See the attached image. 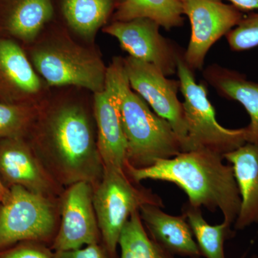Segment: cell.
<instances>
[{
    "instance_id": "1",
    "label": "cell",
    "mask_w": 258,
    "mask_h": 258,
    "mask_svg": "<svg viewBox=\"0 0 258 258\" xmlns=\"http://www.w3.org/2000/svg\"><path fill=\"white\" fill-rule=\"evenodd\" d=\"M25 139L62 187L79 181L95 187L103 177L104 165L97 143L93 111L79 98L47 96L39 106Z\"/></svg>"
},
{
    "instance_id": "2",
    "label": "cell",
    "mask_w": 258,
    "mask_h": 258,
    "mask_svg": "<svg viewBox=\"0 0 258 258\" xmlns=\"http://www.w3.org/2000/svg\"><path fill=\"white\" fill-rule=\"evenodd\" d=\"M223 159L208 149H195L159 159L149 167H134L126 161L124 171L136 183L152 179L176 184L187 195L189 205L211 212L219 209L224 221L232 225L240 212L241 199L233 169Z\"/></svg>"
},
{
    "instance_id": "3",
    "label": "cell",
    "mask_w": 258,
    "mask_h": 258,
    "mask_svg": "<svg viewBox=\"0 0 258 258\" xmlns=\"http://www.w3.org/2000/svg\"><path fill=\"white\" fill-rule=\"evenodd\" d=\"M106 86L114 93L127 145V162L137 168L153 165L183 152L182 144L170 123L150 106L129 84L123 58L113 57L107 69Z\"/></svg>"
},
{
    "instance_id": "4",
    "label": "cell",
    "mask_w": 258,
    "mask_h": 258,
    "mask_svg": "<svg viewBox=\"0 0 258 258\" xmlns=\"http://www.w3.org/2000/svg\"><path fill=\"white\" fill-rule=\"evenodd\" d=\"M25 50L49 88L73 86L93 93L106 88L108 67L101 56L75 41L66 28L53 26L43 30Z\"/></svg>"
},
{
    "instance_id": "5",
    "label": "cell",
    "mask_w": 258,
    "mask_h": 258,
    "mask_svg": "<svg viewBox=\"0 0 258 258\" xmlns=\"http://www.w3.org/2000/svg\"><path fill=\"white\" fill-rule=\"evenodd\" d=\"M124 169L104 166L103 177L93 187V206L107 254L116 255L120 233L133 212L146 204L164 208L160 197L138 186Z\"/></svg>"
},
{
    "instance_id": "6",
    "label": "cell",
    "mask_w": 258,
    "mask_h": 258,
    "mask_svg": "<svg viewBox=\"0 0 258 258\" xmlns=\"http://www.w3.org/2000/svg\"><path fill=\"white\" fill-rule=\"evenodd\" d=\"M183 55L178 59L176 74L184 99L188 151L208 149L224 157L246 143L245 130L226 128L218 123L206 85L196 82L194 71L184 62Z\"/></svg>"
},
{
    "instance_id": "7",
    "label": "cell",
    "mask_w": 258,
    "mask_h": 258,
    "mask_svg": "<svg viewBox=\"0 0 258 258\" xmlns=\"http://www.w3.org/2000/svg\"><path fill=\"white\" fill-rule=\"evenodd\" d=\"M0 203V249L18 242H45L57 233L60 200L13 186Z\"/></svg>"
},
{
    "instance_id": "8",
    "label": "cell",
    "mask_w": 258,
    "mask_h": 258,
    "mask_svg": "<svg viewBox=\"0 0 258 258\" xmlns=\"http://www.w3.org/2000/svg\"><path fill=\"white\" fill-rule=\"evenodd\" d=\"M182 8L191 28L183 58L191 71L202 70L210 49L240 23L243 15L222 0H182Z\"/></svg>"
},
{
    "instance_id": "9",
    "label": "cell",
    "mask_w": 258,
    "mask_h": 258,
    "mask_svg": "<svg viewBox=\"0 0 258 258\" xmlns=\"http://www.w3.org/2000/svg\"><path fill=\"white\" fill-rule=\"evenodd\" d=\"M123 64L131 88L147 102L154 113L170 123L182 144L183 152H187L184 108L177 96L179 80L168 79L155 66L130 56L123 58Z\"/></svg>"
},
{
    "instance_id": "10",
    "label": "cell",
    "mask_w": 258,
    "mask_h": 258,
    "mask_svg": "<svg viewBox=\"0 0 258 258\" xmlns=\"http://www.w3.org/2000/svg\"><path fill=\"white\" fill-rule=\"evenodd\" d=\"M160 28L153 20L139 18L111 22L102 31L115 37L130 57L153 64L168 77L176 74L178 59L184 52L161 35Z\"/></svg>"
},
{
    "instance_id": "11",
    "label": "cell",
    "mask_w": 258,
    "mask_h": 258,
    "mask_svg": "<svg viewBox=\"0 0 258 258\" xmlns=\"http://www.w3.org/2000/svg\"><path fill=\"white\" fill-rule=\"evenodd\" d=\"M93 196V185L86 181L64 188L60 198V223L52 244L55 252L99 242Z\"/></svg>"
},
{
    "instance_id": "12",
    "label": "cell",
    "mask_w": 258,
    "mask_h": 258,
    "mask_svg": "<svg viewBox=\"0 0 258 258\" xmlns=\"http://www.w3.org/2000/svg\"><path fill=\"white\" fill-rule=\"evenodd\" d=\"M48 88L34 69L25 48L0 35V102L40 105L49 96Z\"/></svg>"
},
{
    "instance_id": "13",
    "label": "cell",
    "mask_w": 258,
    "mask_h": 258,
    "mask_svg": "<svg viewBox=\"0 0 258 258\" xmlns=\"http://www.w3.org/2000/svg\"><path fill=\"white\" fill-rule=\"evenodd\" d=\"M0 179L5 186H21L32 192L60 200L64 188L50 176L22 137L0 138Z\"/></svg>"
},
{
    "instance_id": "14",
    "label": "cell",
    "mask_w": 258,
    "mask_h": 258,
    "mask_svg": "<svg viewBox=\"0 0 258 258\" xmlns=\"http://www.w3.org/2000/svg\"><path fill=\"white\" fill-rule=\"evenodd\" d=\"M54 17L52 0H0V35L25 48L36 41Z\"/></svg>"
},
{
    "instance_id": "15",
    "label": "cell",
    "mask_w": 258,
    "mask_h": 258,
    "mask_svg": "<svg viewBox=\"0 0 258 258\" xmlns=\"http://www.w3.org/2000/svg\"><path fill=\"white\" fill-rule=\"evenodd\" d=\"M93 113L103 165L124 169L128 145L118 101L107 86L101 92L93 93Z\"/></svg>"
},
{
    "instance_id": "16",
    "label": "cell",
    "mask_w": 258,
    "mask_h": 258,
    "mask_svg": "<svg viewBox=\"0 0 258 258\" xmlns=\"http://www.w3.org/2000/svg\"><path fill=\"white\" fill-rule=\"evenodd\" d=\"M161 208L152 204H146L139 208V215L149 236L173 255L201 257L192 231L184 215H170Z\"/></svg>"
},
{
    "instance_id": "17",
    "label": "cell",
    "mask_w": 258,
    "mask_h": 258,
    "mask_svg": "<svg viewBox=\"0 0 258 258\" xmlns=\"http://www.w3.org/2000/svg\"><path fill=\"white\" fill-rule=\"evenodd\" d=\"M230 163L241 199L235 229L258 223V145L247 143L224 155Z\"/></svg>"
},
{
    "instance_id": "18",
    "label": "cell",
    "mask_w": 258,
    "mask_h": 258,
    "mask_svg": "<svg viewBox=\"0 0 258 258\" xmlns=\"http://www.w3.org/2000/svg\"><path fill=\"white\" fill-rule=\"evenodd\" d=\"M203 76L220 96L239 102L244 107L250 118V123L244 127L246 142L258 145V83L217 64L209 66Z\"/></svg>"
},
{
    "instance_id": "19",
    "label": "cell",
    "mask_w": 258,
    "mask_h": 258,
    "mask_svg": "<svg viewBox=\"0 0 258 258\" xmlns=\"http://www.w3.org/2000/svg\"><path fill=\"white\" fill-rule=\"evenodd\" d=\"M120 0H60L61 14L73 32L86 40L94 39L113 17Z\"/></svg>"
},
{
    "instance_id": "20",
    "label": "cell",
    "mask_w": 258,
    "mask_h": 258,
    "mask_svg": "<svg viewBox=\"0 0 258 258\" xmlns=\"http://www.w3.org/2000/svg\"><path fill=\"white\" fill-rule=\"evenodd\" d=\"M183 15L182 0H120L111 20L149 19L169 30L182 26Z\"/></svg>"
},
{
    "instance_id": "21",
    "label": "cell",
    "mask_w": 258,
    "mask_h": 258,
    "mask_svg": "<svg viewBox=\"0 0 258 258\" xmlns=\"http://www.w3.org/2000/svg\"><path fill=\"white\" fill-rule=\"evenodd\" d=\"M182 215L192 231L202 256L206 258H226L225 242L233 235L231 225L223 221L212 225L203 217L201 208L186 203L182 208Z\"/></svg>"
},
{
    "instance_id": "22",
    "label": "cell",
    "mask_w": 258,
    "mask_h": 258,
    "mask_svg": "<svg viewBox=\"0 0 258 258\" xmlns=\"http://www.w3.org/2000/svg\"><path fill=\"white\" fill-rule=\"evenodd\" d=\"M120 258H176L148 234L139 215L133 212L120 233Z\"/></svg>"
},
{
    "instance_id": "23",
    "label": "cell",
    "mask_w": 258,
    "mask_h": 258,
    "mask_svg": "<svg viewBox=\"0 0 258 258\" xmlns=\"http://www.w3.org/2000/svg\"><path fill=\"white\" fill-rule=\"evenodd\" d=\"M40 105L9 104L0 102V138H26Z\"/></svg>"
},
{
    "instance_id": "24",
    "label": "cell",
    "mask_w": 258,
    "mask_h": 258,
    "mask_svg": "<svg viewBox=\"0 0 258 258\" xmlns=\"http://www.w3.org/2000/svg\"><path fill=\"white\" fill-rule=\"evenodd\" d=\"M231 50L241 52L258 46V13L242 18L226 35Z\"/></svg>"
},
{
    "instance_id": "25",
    "label": "cell",
    "mask_w": 258,
    "mask_h": 258,
    "mask_svg": "<svg viewBox=\"0 0 258 258\" xmlns=\"http://www.w3.org/2000/svg\"><path fill=\"white\" fill-rule=\"evenodd\" d=\"M37 242H26L0 253V258H53V253Z\"/></svg>"
},
{
    "instance_id": "26",
    "label": "cell",
    "mask_w": 258,
    "mask_h": 258,
    "mask_svg": "<svg viewBox=\"0 0 258 258\" xmlns=\"http://www.w3.org/2000/svg\"><path fill=\"white\" fill-rule=\"evenodd\" d=\"M53 258H108L106 249L96 244H88L79 249L55 251Z\"/></svg>"
},
{
    "instance_id": "27",
    "label": "cell",
    "mask_w": 258,
    "mask_h": 258,
    "mask_svg": "<svg viewBox=\"0 0 258 258\" xmlns=\"http://www.w3.org/2000/svg\"><path fill=\"white\" fill-rule=\"evenodd\" d=\"M240 11L258 10V0H227Z\"/></svg>"
},
{
    "instance_id": "28",
    "label": "cell",
    "mask_w": 258,
    "mask_h": 258,
    "mask_svg": "<svg viewBox=\"0 0 258 258\" xmlns=\"http://www.w3.org/2000/svg\"><path fill=\"white\" fill-rule=\"evenodd\" d=\"M10 192L9 188L7 187L3 182L2 179H0V203H3V201L7 198Z\"/></svg>"
},
{
    "instance_id": "29",
    "label": "cell",
    "mask_w": 258,
    "mask_h": 258,
    "mask_svg": "<svg viewBox=\"0 0 258 258\" xmlns=\"http://www.w3.org/2000/svg\"><path fill=\"white\" fill-rule=\"evenodd\" d=\"M252 258H258V257H257V256H254V257Z\"/></svg>"
}]
</instances>
